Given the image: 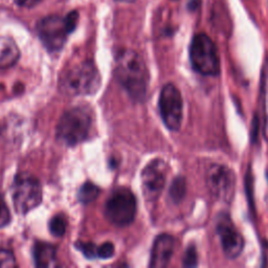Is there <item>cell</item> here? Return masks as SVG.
Here are the masks:
<instances>
[{
  "label": "cell",
  "instance_id": "6da1fadb",
  "mask_svg": "<svg viewBox=\"0 0 268 268\" xmlns=\"http://www.w3.org/2000/svg\"><path fill=\"white\" fill-rule=\"evenodd\" d=\"M114 75L134 102L146 99L149 72L142 57L132 49H123L116 57Z\"/></svg>",
  "mask_w": 268,
  "mask_h": 268
},
{
  "label": "cell",
  "instance_id": "7a4b0ae2",
  "mask_svg": "<svg viewBox=\"0 0 268 268\" xmlns=\"http://www.w3.org/2000/svg\"><path fill=\"white\" fill-rule=\"evenodd\" d=\"M79 14L75 11L65 17L50 15L38 21L36 31L40 41L49 51H59L65 45L67 37L78 23Z\"/></svg>",
  "mask_w": 268,
  "mask_h": 268
},
{
  "label": "cell",
  "instance_id": "3957f363",
  "mask_svg": "<svg viewBox=\"0 0 268 268\" xmlns=\"http://www.w3.org/2000/svg\"><path fill=\"white\" fill-rule=\"evenodd\" d=\"M92 126V117L88 109L75 107L63 113L56 134L57 139L66 146H75L88 139Z\"/></svg>",
  "mask_w": 268,
  "mask_h": 268
},
{
  "label": "cell",
  "instance_id": "277c9868",
  "mask_svg": "<svg viewBox=\"0 0 268 268\" xmlns=\"http://www.w3.org/2000/svg\"><path fill=\"white\" fill-rule=\"evenodd\" d=\"M60 86L71 95L92 94L101 86V75L91 61H83L64 71Z\"/></svg>",
  "mask_w": 268,
  "mask_h": 268
},
{
  "label": "cell",
  "instance_id": "5b68a950",
  "mask_svg": "<svg viewBox=\"0 0 268 268\" xmlns=\"http://www.w3.org/2000/svg\"><path fill=\"white\" fill-rule=\"evenodd\" d=\"M190 60L195 71L203 75L216 76L220 72L217 47L205 34L196 35L190 46Z\"/></svg>",
  "mask_w": 268,
  "mask_h": 268
},
{
  "label": "cell",
  "instance_id": "8992f818",
  "mask_svg": "<svg viewBox=\"0 0 268 268\" xmlns=\"http://www.w3.org/2000/svg\"><path fill=\"white\" fill-rule=\"evenodd\" d=\"M12 198L18 214L29 213L42 201L40 181L26 172L17 174L12 185Z\"/></svg>",
  "mask_w": 268,
  "mask_h": 268
},
{
  "label": "cell",
  "instance_id": "52a82bcc",
  "mask_svg": "<svg viewBox=\"0 0 268 268\" xmlns=\"http://www.w3.org/2000/svg\"><path fill=\"white\" fill-rule=\"evenodd\" d=\"M106 218L117 226H127L136 218L138 203L130 190L119 187L113 191L104 207Z\"/></svg>",
  "mask_w": 268,
  "mask_h": 268
},
{
  "label": "cell",
  "instance_id": "ba28073f",
  "mask_svg": "<svg viewBox=\"0 0 268 268\" xmlns=\"http://www.w3.org/2000/svg\"><path fill=\"white\" fill-rule=\"evenodd\" d=\"M206 184L210 195L215 199L231 202L235 196L236 175L228 167L214 164L207 170Z\"/></svg>",
  "mask_w": 268,
  "mask_h": 268
},
{
  "label": "cell",
  "instance_id": "9c48e42d",
  "mask_svg": "<svg viewBox=\"0 0 268 268\" xmlns=\"http://www.w3.org/2000/svg\"><path fill=\"white\" fill-rule=\"evenodd\" d=\"M158 105L166 127L171 131L179 130L182 123L183 102L180 91L174 84L169 83L163 87Z\"/></svg>",
  "mask_w": 268,
  "mask_h": 268
},
{
  "label": "cell",
  "instance_id": "30bf717a",
  "mask_svg": "<svg viewBox=\"0 0 268 268\" xmlns=\"http://www.w3.org/2000/svg\"><path fill=\"white\" fill-rule=\"evenodd\" d=\"M168 165L163 159L156 158L149 163L142 172V183L145 198L156 201L166 185Z\"/></svg>",
  "mask_w": 268,
  "mask_h": 268
},
{
  "label": "cell",
  "instance_id": "8fae6325",
  "mask_svg": "<svg viewBox=\"0 0 268 268\" xmlns=\"http://www.w3.org/2000/svg\"><path fill=\"white\" fill-rule=\"evenodd\" d=\"M216 229L225 257L228 259L239 257L244 248V239L228 214L222 213L217 217Z\"/></svg>",
  "mask_w": 268,
  "mask_h": 268
},
{
  "label": "cell",
  "instance_id": "7c38bea8",
  "mask_svg": "<svg viewBox=\"0 0 268 268\" xmlns=\"http://www.w3.org/2000/svg\"><path fill=\"white\" fill-rule=\"evenodd\" d=\"M175 250V240L174 238L168 235H159L153 244L151 251L150 267L163 268L167 267L174 254Z\"/></svg>",
  "mask_w": 268,
  "mask_h": 268
},
{
  "label": "cell",
  "instance_id": "4fadbf2b",
  "mask_svg": "<svg viewBox=\"0 0 268 268\" xmlns=\"http://www.w3.org/2000/svg\"><path fill=\"white\" fill-rule=\"evenodd\" d=\"M33 257L38 267L57 266V250L52 244L45 242H36L33 248Z\"/></svg>",
  "mask_w": 268,
  "mask_h": 268
},
{
  "label": "cell",
  "instance_id": "5bb4252c",
  "mask_svg": "<svg viewBox=\"0 0 268 268\" xmlns=\"http://www.w3.org/2000/svg\"><path fill=\"white\" fill-rule=\"evenodd\" d=\"M20 58L16 42L10 37H0V69L13 67Z\"/></svg>",
  "mask_w": 268,
  "mask_h": 268
},
{
  "label": "cell",
  "instance_id": "9a60e30c",
  "mask_svg": "<svg viewBox=\"0 0 268 268\" xmlns=\"http://www.w3.org/2000/svg\"><path fill=\"white\" fill-rule=\"evenodd\" d=\"M261 101L263 109V132L268 141V61L264 64L261 75Z\"/></svg>",
  "mask_w": 268,
  "mask_h": 268
},
{
  "label": "cell",
  "instance_id": "2e32d148",
  "mask_svg": "<svg viewBox=\"0 0 268 268\" xmlns=\"http://www.w3.org/2000/svg\"><path fill=\"white\" fill-rule=\"evenodd\" d=\"M100 193L101 191L99 186H97L91 181H87L81 186L79 191V200L85 204L90 203L99 197Z\"/></svg>",
  "mask_w": 268,
  "mask_h": 268
},
{
  "label": "cell",
  "instance_id": "e0dca14e",
  "mask_svg": "<svg viewBox=\"0 0 268 268\" xmlns=\"http://www.w3.org/2000/svg\"><path fill=\"white\" fill-rule=\"evenodd\" d=\"M185 192H186L185 179L182 176L176 177L170 186L169 193H170L171 199L173 200L175 203H178L185 196Z\"/></svg>",
  "mask_w": 268,
  "mask_h": 268
},
{
  "label": "cell",
  "instance_id": "ac0fdd59",
  "mask_svg": "<svg viewBox=\"0 0 268 268\" xmlns=\"http://www.w3.org/2000/svg\"><path fill=\"white\" fill-rule=\"evenodd\" d=\"M67 219L63 214L55 215L49 221V231L55 237H63L66 233Z\"/></svg>",
  "mask_w": 268,
  "mask_h": 268
},
{
  "label": "cell",
  "instance_id": "d6986e66",
  "mask_svg": "<svg viewBox=\"0 0 268 268\" xmlns=\"http://www.w3.org/2000/svg\"><path fill=\"white\" fill-rule=\"evenodd\" d=\"M197 261H198V257H197L196 247L195 245H190L184 253L182 265L184 267H195L197 266Z\"/></svg>",
  "mask_w": 268,
  "mask_h": 268
},
{
  "label": "cell",
  "instance_id": "ffe728a7",
  "mask_svg": "<svg viewBox=\"0 0 268 268\" xmlns=\"http://www.w3.org/2000/svg\"><path fill=\"white\" fill-rule=\"evenodd\" d=\"M76 247L84 254V256L88 259H95L98 258V246H95L92 243H84L78 242Z\"/></svg>",
  "mask_w": 268,
  "mask_h": 268
},
{
  "label": "cell",
  "instance_id": "44dd1931",
  "mask_svg": "<svg viewBox=\"0 0 268 268\" xmlns=\"http://www.w3.org/2000/svg\"><path fill=\"white\" fill-rule=\"evenodd\" d=\"M11 221V213L4 197L0 195V228L7 226Z\"/></svg>",
  "mask_w": 268,
  "mask_h": 268
},
{
  "label": "cell",
  "instance_id": "7402d4cb",
  "mask_svg": "<svg viewBox=\"0 0 268 268\" xmlns=\"http://www.w3.org/2000/svg\"><path fill=\"white\" fill-rule=\"evenodd\" d=\"M16 260L13 252L8 250H0V267H15Z\"/></svg>",
  "mask_w": 268,
  "mask_h": 268
},
{
  "label": "cell",
  "instance_id": "603a6c76",
  "mask_svg": "<svg viewBox=\"0 0 268 268\" xmlns=\"http://www.w3.org/2000/svg\"><path fill=\"white\" fill-rule=\"evenodd\" d=\"M114 254V245L111 242H105L104 244L98 246V258L99 259H109Z\"/></svg>",
  "mask_w": 268,
  "mask_h": 268
},
{
  "label": "cell",
  "instance_id": "cb8c5ba5",
  "mask_svg": "<svg viewBox=\"0 0 268 268\" xmlns=\"http://www.w3.org/2000/svg\"><path fill=\"white\" fill-rule=\"evenodd\" d=\"M245 183H246V192H247V198H248V202L250 204L252 203V206L254 208V193H253V187H254V183H253V175L251 174V169L248 170L247 174H246V179H245Z\"/></svg>",
  "mask_w": 268,
  "mask_h": 268
},
{
  "label": "cell",
  "instance_id": "d4e9b609",
  "mask_svg": "<svg viewBox=\"0 0 268 268\" xmlns=\"http://www.w3.org/2000/svg\"><path fill=\"white\" fill-rule=\"evenodd\" d=\"M259 132H260V121H259L258 116L256 114L253 122H252V141H253V143L257 142Z\"/></svg>",
  "mask_w": 268,
  "mask_h": 268
},
{
  "label": "cell",
  "instance_id": "484cf974",
  "mask_svg": "<svg viewBox=\"0 0 268 268\" xmlns=\"http://www.w3.org/2000/svg\"><path fill=\"white\" fill-rule=\"evenodd\" d=\"M41 2V0H15V3L22 8H32Z\"/></svg>",
  "mask_w": 268,
  "mask_h": 268
},
{
  "label": "cell",
  "instance_id": "4316f807",
  "mask_svg": "<svg viewBox=\"0 0 268 268\" xmlns=\"http://www.w3.org/2000/svg\"><path fill=\"white\" fill-rule=\"evenodd\" d=\"M198 7H199V2H198V0H191V2L189 3V9H190L191 11L196 10Z\"/></svg>",
  "mask_w": 268,
  "mask_h": 268
},
{
  "label": "cell",
  "instance_id": "83f0119b",
  "mask_svg": "<svg viewBox=\"0 0 268 268\" xmlns=\"http://www.w3.org/2000/svg\"><path fill=\"white\" fill-rule=\"evenodd\" d=\"M117 2H122V3H133L136 0H117Z\"/></svg>",
  "mask_w": 268,
  "mask_h": 268
},
{
  "label": "cell",
  "instance_id": "f1b7e54d",
  "mask_svg": "<svg viewBox=\"0 0 268 268\" xmlns=\"http://www.w3.org/2000/svg\"><path fill=\"white\" fill-rule=\"evenodd\" d=\"M267 180H268V174H267Z\"/></svg>",
  "mask_w": 268,
  "mask_h": 268
},
{
  "label": "cell",
  "instance_id": "f546056e",
  "mask_svg": "<svg viewBox=\"0 0 268 268\" xmlns=\"http://www.w3.org/2000/svg\"><path fill=\"white\" fill-rule=\"evenodd\" d=\"M0 132H2V131H0Z\"/></svg>",
  "mask_w": 268,
  "mask_h": 268
}]
</instances>
